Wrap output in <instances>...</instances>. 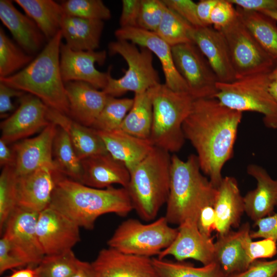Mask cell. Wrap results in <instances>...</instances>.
I'll return each instance as SVG.
<instances>
[{
  "instance_id": "6da1fadb",
  "label": "cell",
  "mask_w": 277,
  "mask_h": 277,
  "mask_svg": "<svg viewBox=\"0 0 277 277\" xmlns=\"http://www.w3.org/2000/svg\"><path fill=\"white\" fill-rule=\"evenodd\" d=\"M243 112L222 104L216 98L194 100L183 125L186 140L194 148L202 172L216 188L222 169L233 156Z\"/></svg>"
},
{
  "instance_id": "7a4b0ae2",
  "label": "cell",
  "mask_w": 277,
  "mask_h": 277,
  "mask_svg": "<svg viewBox=\"0 0 277 277\" xmlns=\"http://www.w3.org/2000/svg\"><path fill=\"white\" fill-rule=\"evenodd\" d=\"M49 207L88 230L93 229L95 221L102 215L115 213L123 217L133 210L126 188H95L62 174L56 181Z\"/></svg>"
},
{
  "instance_id": "3957f363",
  "label": "cell",
  "mask_w": 277,
  "mask_h": 277,
  "mask_svg": "<svg viewBox=\"0 0 277 277\" xmlns=\"http://www.w3.org/2000/svg\"><path fill=\"white\" fill-rule=\"evenodd\" d=\"M61 30L26 67L0 82L39 98L48 107L69 115V105L60 69Z\"/></svg>"
},
{
  "instance_id": "277c9868",
  "label": "cell",
  "mask_w": 277,
  "mask_h": 277,
  "mask_svg": "<svg viewBox=\"0 0 277 277\" xmlns=\"http://www.w3.org/2000/svg\"><path fill=\"white\" fill-rule=\"evenodd\" d=\"M196 154L183 160L171 155L170 188L165 217L179 226L187 220L196 222L201 209L214 203L217 188L203 175Z\"/></svg>"
},
{
  "instance_id": "5b68a950",
  "label": "cell",
  "mask_w": 277,
  "mask_h": 277,
  "mask_svg": "<svg viewBox=\"0 0 277 277\" xmlns=\"http://www.w3.org/2000/svg\"><path fill=\"white\" fill-rule=\"evenodd\" d=\"M171 155L154 147L150 153L130 171L126 188L133 209L145 221L154 220L166 204L169 193Z\"/></svg>"
},
{
  "instance_id": "8992f818",
  "label": "cell",
  "mask_w": 277,
  "mask_h": 277,
  "mask_svg": "<svg viewBox=\"0 0 277 277\" xmlns=\"http://www.w3.org/2000/svg\"><path fill=\"white\" fill-rule=\"evenodd\" d=\"M153 116L149 140L169 153L179 152L185 142L183 125L194 100L187 92H178L160 84L149 89Z\"/></svg>"
},
{
  "instance_id": "52a82bcc",
  "label": "cell",
  "mask_w": 277,
  "mask_h": 277,
  "mask_svg": "<svg viewBox=\"0 0 277 277\" xmlns=\"http://www.w3.org/2000/svg\"><path fill=\"white\" fill-rule=\"evenodd\" d=\"M269 75H251L230 83L218 82L215 98L231 109L263 114L265 126L277 129V102L269 91Z\"/></svg>"
},
{
  "instance_id": "ba28073f",
  "label": "cell",
  "mask_w": 277,
  "mask_h": 277,
  "mask_svg": "<svg viewBox=\"0 0 277 277\" xmlns=\"http://www.w3.org/2000/svg\"><path fill=\"white\" fill-rule=\"evenodd\" d=\"M108 48L111 55L118 54L124 59L128 69L119 78L109 75L103 90L107 95L117 97L129 91L140 93L161 84L158 72L153 65V53L149 50L139 49L132 43L118 39L110 42Z\"/></svg>"
},
{
  "instance_id": "9c48e42d",
  "label": "cell",
  "mask_w": 277,
  "mask_h": 277,
  "mask_svg": "<svg viewBox=\"0 0 277 277\" xmlns=\"http://www.w3.org/2000/svg\"><path fill=\"white\" fill-rule=\"evenodd\" d=\"M169 225L165 216L149 224L129 219L119 225L107 244L125 253L148 258L158 255L177 235L178 228Z\"/></svg>"
},
{
  "instance_id": "30bf717a",
  "label": "cell",
  "mask_w": 277,
  "mask_h": 277,
  "mask_svg": "<svg viewBox=\"0 0 277 277\" xmlns=\"http://www.w3.org/2000/svg\"><path fill=\"white\" fill-rule=\"evenodd\" d=\"M221 31L227 41L236 79L269 73L275 67L276 61L263 49L238 15Z\"/></svg>"
},
{
  "instance_id": "8fae6325",
  "label": "cell",
  "mask_w": 277,
  "mask_h": 277,
  "mask_svg": "<svg viewBox=\"0 0 277 277\" xmlns=\"http://www.w3.org/2000/svg\"><path fill=\"white\" fill-rule=\"evenodd\" d=\"M176 68L194 100L215 98L218 80L206 57L193 43L171 47Z\"/></svg>"
},
{
  "instance_id": "7c38bea8",
  "label": "cell",
  "mask_w": 277,
  "mask_h": 277,
  "mask_svg": "<svg viewBox=\"0 0 277 277\" xmlns=\"http://www.w3.org/2000/svg\"><path fill=\"white\" fill-rule=\"evenodd\" d=\"M39 212L16 206L6 224L5 236L14 254L25 265L37 266L45 255L36 230Z\"/></svg>"
},
{
  "instance_id": "4fadbf2b",
  "label": "cell",
  "mask_w": 277,
  "mask_h": 277,
  "mask_svg": "<svg viewBox=\"0 0 277 277\" xmlns=\"http://www.w3.org/2000/svg\"><path fill=\"white\" fill-rule=\"evenodd\" d=\"M79 226L50 207L39 213L36 234L45 255L61 254L71 250L80 241Z\"/></svg>"
},
{
  "instance_id": "5bb4252c",
  "label": "cell",
  "mask_w": 277,
  "mask_h": 277,
  "mask_svg": "<svg viewBox=\"0 0 277 277\" xmlns=\"http://www.w3.org/2000/svg\"><path fill=\"white\" fill-rule=\"evenodd\" d=\"M106 57V50L74 51L62 43L60 69L63 81L83 82L103 90L107 84L111 67L102 72L95 68V64H104Z\"/></svg>"
},
{
  "instance_id": "9a60e30c",
  "label": "cell",
  "mask_w": 277,
  "mask_h": 277,
  "mask_svg": "<svg viewBox=\"0 0 277 277\" xmlns=\"http://www.w3.org/2000/svg\"><path fill=\"white\" fill-rule=\"evenodd\" d=\"M18 102L17 108L1 123V139L7 144L25 139L51 123L48 107L38 97L25 93Z\"/></svg>"
},
{
  "instance_id": "2e32d148",
  "label": "cell",
  "mask_w": 277,
  "mask_h": 277,
  "mask_svg": "<svg viewBox=\"0 0 277 277\" xmlns=\"http://www.w3.org/2000/svg\"><path fill=\"white\" fill-rule=\"evenodd\" d=\"M55 163L16 176L17 206L40 212L49 206L56 181L62 174Z\"/></svg>"
},
{
  "instance_id": "e0dca14e",
  "label": "cell",
  "mask_w": 277,
  "mask_h": 277,
  "mask_svg": "<svg viewBox=\"0 0 277 277\" xmlns=\"http://www.w3.org/2000/svg\"><path fill=\"white\" fill-rule=\"evenodd\" d=\"M114 35L116 39L129 41L149 50L161 63L165 79L164 84L174 91L188 92L187 84L175 66L171 47L155 32L138 27H120L115 31Z\"/></svg>"
},
{
  "instance_id": "ac0fdd59",
  "label": "cell",
  "mask_w": 277,
  "mask_h": 277,
  "mask_svg": "<svg viewBox=\"0 0 277 277\" xmlns=\"http://www.w3.org/2000/svg\"><path fill=\"white\" fill-rule=\"evenodd\" d=\"M177 235L167 248L158 255L164 259L171 255L179 262L193 259L206 265L214 262V242L199 231L196 222L187 220L179 226Z\"/></svg>"
},
{
  "instance_id": "d6986e66",
  "label": "cell",
  "mask_w": 277,
  "mask_h": 277,
  "mask_svg": "<svg viewBox=\"0 0 277 277\" xmlns=\"http://www.w3.org/2000/svg\"><path fill=\"white\" fill-rule=\"evenodd\" d=\"M57 126L50 123L36 136L25 138L14 144L12 166L16 176L30 173L41 166L54 163L53 145Z\"/></svg>"
},
{
  "instance_id": "ffe728a7",
  "label": "cell",
  "mask_w": 277,
  "mask_h": 277,
  "mask_svg": "<svg viewBox=\"0 0 277 277\" xmlns=\"http://www.w3.org/2000/svg\"><path fill=\"white\" fill-rule=\"evenodd\" d=\"M91 264L96 277H157L151 258L110 247L101 250Z\"/></svg>"
},
{
  "instance_id": "44dd1931",
  "label": "cell",
  "mask_w": 277,
  "mask_h": 277,
  "mask_svg": "<svg viewBox=\"0 0 277 277\" xmlns=\"http://www.w3.org/2000/svg\"><path fill=\"white\" fill-rule=\"evenodd\" d=\"M192 39L207 58L219 82L236 80L229 47L221 31L212 26L194 27Z\"/></svg>"
},
{
  "instance_id": "7402d4cb",
  "label": "cell",
  "mask_w": 277,
  "mask_h": 277,
  "mask_svg": "<svg viewBox=\"0 0 277 277\" xmlns=\"http://www.w3.org/2000/svg\"><path fill=\"white\" fill-rule=\"evenodd\" d=\"M81 162V183L97 189L107 188L114 184L127 187L130 176L129 170L108 153L87 157Z\"/></svg>"
},
{
  "instance_id": "603a6c76",
  "label": "cell",
  "mask_w": 277,
  "mask_h": 277,
  "mask_svg": "<svg viewBox=\"0 0 277 277\" xmlns=\"http://www.w3.org/2000/svg\"><path fill=\"white\" fill-rule=\"evenodd\" d=\"M65 85L69 105V116L84 126L92 127L108 95L83 82H69Z\"/></svg>"
},
{
  "instance_id": "cb8c5ba5",
  "label": "cell",
  "mask_w": 277,
  "mask_h": 277,
  "mask_svg": "<svg viewBox=\"0 0 277 277\" xmlns=\"http://www.w3.org/2000/svg\"><path fill=\"white\" fill-rule=\"evenodd\" d=\"M214 208L218 236L226 234L232 227H239L245 208L244 197L235 178L230 176L223 178L217 187Z\"/></svg>"
},
{
  "instance_id": "d4e9b609",
  "label": "cell",
  "mask_w": 277,
  "mask_h": 277,
  "mask_svg": "<svg viewBox=\"0 0 277 277\" xmlns=\"http://www.w3.org/2000/svg\"><path fill=\"white\" fill-rule=\"evenodd\" d=\"M247 173L256 181V188L244 197L245 212L254 222L273 214L277 206V179H272L263 167L251 164Z\"/></svg>"
},
{
  "instance_id": "484cf974",
  "label": "cell",
  "mask_w": 277,
  "mask_h": 277,
  "mask_svg": "<svg viewBox=\"0 0 277 277\" xmlns=\"http://www.w3.org/2000/svg\"><path fill=\"white\" fill-rule=\"evenodd\" d=\"M0 19L17 44L27 53L33 56L41 50L45 37L35 23L21 12L11 1H0Z\"/></svg>"
},
{
  "instance_id": "4316f807",
  "label": "cell",
  "mask_w": 277,
  "mask_h": 277,
  "mask_svg": "<svg viewBox=\"0 0 277 277\" xmlns=\"http://www.w3.org/2000/svg\"><path fill=\"white\" fill-rule=\"evenodd\" d=\"M96 131L108 153L124 164L129 171L142 162L154 147L149 139L135 136L121 129Z\"/></svg>"
},
{
  "instance_id": "83f0119b",
  "label": "cell",
  "mask_w": 277,
  "mask_h": 277,
  "mask_svg": "<svg viewBox=\"0 0 277 277\" xmlns=\"http://www.w3.org/2000/svg\"><path fill=\"white\" fill-rule=\"evenodd\" d=\"M48 118L51 123L66 131L80 160L108 153L103 140L94 129L84 126L69 116L49 107Z\"/></svg>"
},
{
  "instance_id": "f1b7e54d",
  "label": "cell",
  "mask_w": 277,
  "mask_h": 277,
  "mask_svg": "<svg viewBox=\"0 0 277 277\" xmlns=\"http://www.w3.org/2000/svg\"><path fill=\"white\" fill-rule=\"evenodd\" d=\"M104 21L64 15L61 31L65 45L74 51L96 50L100 44Z\"/></svg>"
},
{
  "instance_id": "f546056e",
  "label": "cell",
  "mask_w": 277,
  "mask_h": 277,
  "mask_svg": "<svg viewBox=\"0 0 277 277\" xmlns=\"http://www.w3.org/2000/svg\"><path fill=\"white\" fill-rule=\"evenodd\" d=\"M244 230L243 224L237 231L231 230L218 236L214 242V262L224 277L243 271L250 265L241 244Z\"/></svg>"
},
{
  "instance_id": "4dcf8cb0",
  "label": "cell",
  "mask_w": 277,
  "mask_h": 277,
  "mask_svg": "<svg viewBox=\"0 0 277 277\" xmlns=\"http://www.w3.org/2000/svg\"><path fill=\"white\" fill-rule=\"evenodd\" d=\"M37 25L47 42L61 30L65 15L61 4L53 0H15L14 1Z\"/></svg>"
},
{
  "instance_id": "1f68e13d",
  "label": "cell",
  "mask_w": 277,
  "mask_h": 277,
  "mask_svg": "<svg viewBox=\"0 0 277 277\" xmlns=\"http://www.w3.org/2000/svg\"><path fill=\"white\" fill-rule=\"evenodd\" d=\"M239 19L263 49L277 61L276 21L260 12L236 6Z\"/></svg>"
},
{
  "instance_id": "d6a6232c",
  "label": "cell",
  "mask_w": 277,
  "mask_h": 277,
  "mask_svg": "<svg viewBox=\"0 0 277 277\" xmlns=\"http://www.w3.org/2000/svg\"><path fill=\"white\" fill-rule=\"evenodd\" d=\"M133 98V105L120 129L135 136L149 140L153 116L150 91L134 94Z\"/></svg>"
},
{
  "instance_id": "836d02e7",
  "label": "cell",
  "mask_w": 277,
  "mask_h": 277,
  "mask_svg": "<svg viewBox=\"0 0 277 277\" xmlns=\"http://www.w3.org/2000/svg\"><path fill=\"white\" fill-rule=\"evenodd\" d=\"M53 157L61 173L81 183L83 175L81 160L78 157L68 133L58 126L53 142Z\"/></svg>"
},
{
  "instance_id": "e575fe53",
  "label": "cell",
  "mask_w": 277,
  "mask_h": 277,
  "mask_svg": "<svg viewBox=\"0 0 277 277\" xmlns=\"http://www.w3.org/2000/svg\"><path fill=\"white\" fill-rule=\"evenodd\" d=\"M157 277H224L215 262L195 267L184 262L152 258Z\"/></svg>"
},
{
  "instance_id": "d590c367",
  "label": "cell",
  "mask_w": 277,
  "mask_h": 277,
  "mask_svg": "<svg viewBox=\"0 0 277 277\" xmlns=\"http://www.w3.org/2000/svg\"><path fill=\"white\" fill-rule=\"evenodd\" d=\"M34 59L15 44L0 27V78L11 76L19 71Z\"/></svg>"
},
{
  "instance_id": "8d00e7d4",
  "label": "cell",
  "mask_w": 277,
  "mask_h": 277,
  "mask_svg": "<svg viewBox=\"0 0 277 277\" xmlns=\"http://www.w3.org/2000/svg\"><path fill=\"white\" fill-rule=\"evenodd\" d=\"M194 27L172 10L167 8L155 32L171 47L193 43L192 33Z\"/></svg>"
},
{
  "instance_id": "74e56055",
  "label": "cell",
  "mask_w": 277,
  "mask_h": 277,
  "mask_svg": "<svg viewBox=\"0 0 277 277\" xmlns=\"http://www.w3.org/2000/svg\"><path fill=\"white\" fill-rule=\"evenodd\" d=\"M133 103V98L108 95L105 105L91 128L101 131L120 129Z\"/></svg>"
},
{
  "instance_id": "f35d334b",
  "label": "cell",
  "mask_w": 277,
  "mask_h": 277,
  "mask_svg": "<svg viewBox=\"0 0 277 277\" xmlns=\"http://www.w3.org/2000/svg\"><path fill=\"white\" fill-rule=\"evenodd\" d=\"M80 262L72 250L61 254L45 255L35 267V277H70Z\"/></svg>"
},
{
  "instance_id": "ab89813d",
  "label": "cell",
  "mask_w": 277,
  "mask_h": 277,
  "mask_svg": "<svg viewBox=\"0 0 277 277\" xmlns=\"http://www.w3.org/2000/svg\"><path fill=\"white\" fill-rule=\"evenodd\" d=\"M60 4L67 15L103 21L111 17L110 9L101 0H67Z\"/></svg>"
},
{
  "instance_id": "60d3db41",
  "label": "cell",
  "mask_w": 277,
  "mask_h": 277,
  "mask_svg": "<svg viewBox=\"0 0 277 277\" xmlns=\"http://www.w3.org/2000/svg\"><path fill=\"white\" fill-rule=\"evenodd\" d=\"M16 176L12 166L3 168L0 175V230L1 232L17 206Z\"/></svg>"
},
{
  "instance_id": "b9f144b4",
  "label": "cell",
  "mask_w": 277,
  "mask_h": 277,
  "mask_svg": "<svg viewBox=\"0 0 277 277\" xmlns=\"http://www.w3.org/2000/svg\"><path fill=\"white\" fill-rule=\"evenodd\" d=\"M244 224L241 244L250 264L260 259L271 258L276 255V242L270 239L253 241L250 235V225L248 223Z\"/></svg>"
},
{
  "instance_id": "7bdbcfd3",
  "label": "cell",
  "mask_w": 277,
  "mask_h": 277,
  "mask_svg": "<svg viewBox=\"0 0 277 277\" xmlns=\"http://www.w3.org/2000/svg\"><path fill=\"white\" fill-rule=\"evenodd\" d=\"M167 8L163 0H141L138 27L155 32Z\"/></svg>"
},
{
  "instance_id": "ee69618b",
  "label": "cell",
  "mask_w": 277,
  "mask_h": 277,
  "mask_svg": "<svg viewBox=\"0 0 277 277\" xmlns=\"http://www.w3.org/2000/svg\"><path fill=\"white\" fill-rule=\"evenodd\" d=\"M237 15L235 7L229 0H219L211 14V26L221 31L231 23Z\"/></svg>"
},
{
  "instance_id": "f6af8a7d",
  "label": "cell",
  "mask_w": 277,
  "mask_h": 277,
  "mask_svg": "<svg viewBox=\"0 0 277 277\" xmlns=\"http://www.w3.org/2000/svg\"><path fill=\"white\" fill-rule=\"evenodd\" d=\"M165 5L194 27L204 26L199 18L197 3L191 0H163Z\"/></svg>"
},
{
  "instance_id": "bcb514c9",
  "label": "cell",
  "mask_w": 277,
  "mask_h": 277,
  "mask_svg": "<svg viewBox=\"0 0 277 277\" xmlns=\"http://www.w3.org/2000/svg\"><path fill=\"white\" fill-rule=\"evenodd\" d=\"M226 277H277V259L256 260L245 270Z\"/></svg>"
},
{
  "instance_id": "7dc6e473",
  "label": "cell",
  "mask_w": 277,
  "mask_h": 277,
  "mask_svg": "<svg viewBox=\"0 0 277 277\" xmlns=\"http://www.w3.org/2000/svg\"><path fill=\"white\" fill-rule=\"evenodd\" d=\"M255 231H250L251 238L270 239L277 241V212L261 218L255 222Z\"/></svg>"
},
{
  "instance_id": "c3c4849f",
  "label": "cell",
  "mask_w": 277,
  "mask_h": 277,
  "mask_svg": "<svg viewBox=\"0 0 277 277\" xmlns=\"http://www.w3.org/2000/svg\"><path fill=\"white\" fill-rule=\"evenodd\" d=\"M120 28L138 27L141 0H123Z\"/></svg>"
},
{
  "instance_id": "681fc988",
  "label": "cell",
  "mask_w": 277,
  "mask_h": 277,
  "mask_svg": "<svg viewBox=\"0 0 277 277\" xmlns=\"http://www.w3.org/2000/svg\"><path fill=\"white\" fill-rule=\"evenodd\" d=\"M25 266L12 252L7 238L3 235L0 240V273L21 266Z\"/></svg>"
},
{
  "instance_id": "f907efd6",
  "label": "cell",
  "mask_w": 277,
  "mask_h": 277,
  "mask_svg": "<svg viewBox=\"0 0 277 277\" xmlns=\"http://www.w3.org/2000/svg\"><path fill=\"white\" fill-rule=\"evenodd\" d=\"M214 203L208 204L200 210L196 221L200 232L204 235L211 238L213 230H215V213Z\"/></svg>"
},
{
  "instance_id": "816d5d0a",
  "label": "cell",
  "mask_w": 277,
  "mask_h": 277,
  "mask_svg": "<svg viewBox=\"0 0 277 277\" xmlns=\"http://www.w3.org/2000/svg\"><path fill=\"white\" fill-rule=\"evenodd\" d=\"M26 92L12 88L0 82V116L6 118L9 113L15 110V107L12 102L14 97H20Z\"/></svg>"
},
{
  "instance_id": "f5cc1de1",
  "label": "cell",
  "mask_w": 277,
  "mask_h": 277,
  "mask_svg": "<svg viewBox=\"0 0 277 277\" xmlns=\"http://www.w3.org/2000/svg\"><path fill=\"white\" fill-rule=\"evenodd\" d=\"M232 4L243 9L261 12L277 10V0H229Z\"/></svg>"
},
{
  "instance_id": "db71d44e",
  "label": "cell",
  "mask_w": 277,
  "mask_h": 277,
  "mask_svg": "<svg viewBox=\"0 0 277 277\" xmlns=\"http://www.w3.org/2000/svg\"><path fill=\"white\" fill-rule=\"evenodd\" d=\"M219 0H201L197 3V13L204 26H211L210 16Z\"/></svg>"
},
{
  "instance_id": "11a10c76",
  "label": "cell",
  "mask_w": 277,
  "mask_h": 277,
  "mask_svg": "<svg viewBox=\"0 0 277 277\" xmlns=\"http://www.w3.org/2000/svg\"><path fill=\"white\" fill-rule=\"evenodd\" d=\"M8 144L0 139V165L3 168L7 166H13L14 155L12 149Z\"/></svg>"
},
{
  "instance_id": "9f6ffc18",
  "label": "cell",
  "mask_w": 277,
  "mask_h": 277,
  "mask_svg": "<svg viewBox=\"0 0 277 277\" xmlns=\"http://www.w3.org/2000/svg\"><path fill=\"white\" fill-rule=\"evenodd\" d=\"M70 277H96L91 263L80 261L74 273Z\"/></svg>"
},
{
  "instance_id": "6f0895ef",
  "label": "cell",
  "mask_w": 277,
  "mask_h": 277,
  "mask_svg": "<svg viewBox=\"0 0 277 277\" xmlns=\"http://www.w3.org/2000/svg\"><path fill=\"white\" fill-rule=\"evenodd\" d=\"M7 277H35V268L28 266L25 268L14 270Z\"/></svg>"
},
{
  "instance_id": "680465c9",
  "label": "cell",
  "mask_w": 277,
  "mask_h": 277,
  "mask_svg": "<svg viewBox=\"0 0 277 277\" xmlns=\"http://www.w3.org/2000/svg\"><path fill=\"white\" fill-rule=\"evenodd\" d=\"M269 91L277 102V81L271 82L269 87Z\"/></svg>"
},
{
  "instance_id": "91938a15",
  "label": "cell",
  "mask_w": 277,
  "mask_h": 277,
  "mask_svg": "<svg viewBox=\"0 0 277 277\" xmlns=\"http://www.w3.org/2000/svg\"><path fill=\"white\" fill-rule=\"evenodd\" d=\"M270 17L272 18L277 22V10H265L261 12Z\"/></svg>"
},
{
  "instance_id": "94428289",
  "label": "cell",
  "mask_w": 277,
  "mask_h": 277,
  "mask_svg": "<svg viewBox=\"0 0 277 277\" xmlns=\"http://www.w3.org/2000/svg\"><path fill=\"white\" fill-rule=\"evenodd\" d=\"M269 78L272 81H277V64L273 69L269 73Z\"/></svg>"
}]
</instances>
